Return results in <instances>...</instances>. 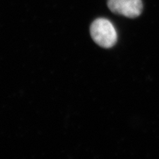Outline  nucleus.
Returning a JSON list of instances; mask_svg holds the SVG:
<instances>
[{
  "instance_id": "2",
  "label": "nucleus",
  "mask_w": 159,
  "mask_h": 159,
  "mask_svg": "<svg viewBox=\"0 0 159 159\" xmlns=\"http://www.w3.org/2000/svg\"><path fill=\"white\" fill-rule=\"evenodd\" d=\"M108 6L113 13L128 18L139 16L143 9L142 0H108Z\"/></svg>"
},
{
  "instance_id": "1",
  "label": "nucleus",
  "mask_w": 159,
  "mask_h": 159,
  "mask_svg": "<svg viewBox=\"0 0 159 159\" xmlns=\"http://www.w3.org/2000/svg\"><path fill=\"white\" fill-rule=\"evenodd\" d=\"M90 33L94 42L103 48H111L117 41L114 25L105 19H97L91 24Z\"/></svg>"
}]
</instances>
